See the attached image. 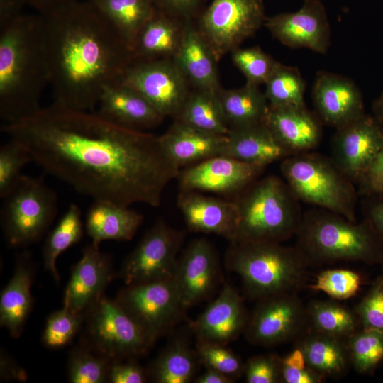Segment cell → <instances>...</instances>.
Masks as SVG:
<instances>
[{"instance_id":"b9f144b4","label":"cell","mask_w":383,"mask_h":383,"mask_svg":"<svg viewBox=\"0 0 383 383\" xmlns=\"http://www.w3.org/2000/svg\"><path fill=\"white\" fill-rule=\"evenodd\" d=\"M84 319V314L72 312L65 307L54 311L45 323L42 335L43 345L51 349L65 346L78 332Z\"/></svg>"},{"instance_id":"f1b7e54d","label":"cell","mask_w":383,"mask_h":383,"mask_svg":"<svg viewBox=\"0 0 383 383\" xmlns=\"http://www.w3.org/2000/svg\"><path fill=\"white\" fill-rule=\"evenodd\" d=\"M143 221V215L128 206L94 201L86 215L85 229L91 243L99 245L104 240H131Z\"/></svg>"},{"instance_id":"680465c9","label":"cell","mask_w":383,"mask_h":383,"mask_svg":"<svg viewBox=\"0 0 383 383\" xmlns=\"http://www.w3.org/2000/svg\"><path fill=\"white\" fill-rule=\"evenodd\" d=\"M372 224L379 235L383 238V202L374 205L370 211Z\"/></svg>"},{"instance_id":"7a4b0ae2","label":"cell","mask_w":383,"mask_h":383,"mask_svg":"<svg viewBox=\"0 0 383 383\" xmlns=\"http://www.w3.org/2000/svg\"><path fill=\"white\" fill-rule=\"evenodd\" d=\"M41 15L53 103L94 111L104 88L133 61L131 50L89 1Z\"/></svg>"},{"instance_id":"7402d4cb","label":"cell","mask_w":383,"mask_h":383,"mask_svg":"<svg viewBox=\"0 0 383 383\" xmlns=\"http://www.w3.org/2000/svg\"><path fill=\"white\" fill-rule=\"evenodd\" d=\"M177 203L190 231L216 234L231 242L235 240L238 223L236 201L205 196L195 191H182Z\"/></svg>"},{"instance_id":"f6af8a7d","label":"cell","mask_w":383,"mask_h":383,"mask_svg":"<svg viewBox=\"0 0 383 383\" xmlns=\"http://www.w3.org/2000/svg\"><path fill=\"white\" fill-rule=\"evenodd\" d=\"M361 285L358 273L346 269H332L321 272L311 286L335 300H345L355 296Z\"/></svg>"},{"instance_id":"4fadbf2b","label":"cell","mask_w":383,"mask_h":383,"mask_svg":"<svg viewBox=\"0 0 383 383\" xmlns=\"http://www.w3.org/2000/svg\"><path fill=\"white\" fill-rule=\"evenodd\" d=\"M117 80L139 92L164 117L175 118L190 92L173 59L132 61Z\"/></svg>"},{"instance_id":"f5cc1de1","label":"cell","mask_w":383,"mask_h":383,"mask_svg":"<svg viewBox=\"0 0 383 383\" xmlns=\"http://www.w3.org/2000/svg\"><path fill=\"white\" fill-rule=\"evenodd\" d=\"M26 5V0H0V29L23 15Z\"/></svg>"},{"instance_id":"816d5d0a","label":"cell","mask_w":383,"mask_h":383,"mask_svg":"<svg viewBox=\"0 0 383 383\" xmlns=\"http://www.w3.org/2000/svg\"><path fill=\"white\" fill-rule=\"evenodd\" d=\"M324 379V377L309 367L299 369L282 365V382L321 383Z\"/></svg>"},{"instance_id":"cb8c5ba5","label":"cell","mask_w":383,"mask_h":383,"mask_svg":"<svg viewBox=\"0 0 383 383\" xmlns=\"http://www.w3.org/2000/svg\"><path fill=\"white\" fill-rule=\"evenodd\" d=\"M293 154L263 122L230 129L221 155L264 168Z\"/></svg>"},{"instance_id":"6da1fadb","label":"cell","mask_w":383,"mask_h":383,"mask_svg":"<svg viewBox=\"0 0 383 383\" xmlns=\"http://www.w3.org/2000/svg\"><path fill=\"white\" fill-rule=\"evenodd\" d=\"M1 131L47 173L94 201L158 206L179 172L159 136L118 126L94 111L52 103L4 123Z\"/></svg>"},{"instance_id":"74e56055","label":"cell","mask_w":383,"mask_h":383,"mask_svg":"<svg viewBox=\"0 0 383 383\" xmlns=\"http://www.w3.org/2000/svg\"><path fill=\"white\" fill-rule=\"evenodd\" d=\"M265 84L264 94L270 105L305 107V83L296 68L277 62Z\"/></svg>"},{"instance_id":"52a82bcc","label":"cell","mask_w":383,"mask_h":383,"mask_svg":"<svg viewBox=\"0 0 383 383\" xmlns=\"http://www.w3.org/2000/svg\"><path fill=\"white\" fill-rule=\"evenodd\" d=\"M281 171L296 197L355 221V196L350 180L333 161L296 153L283 160Z\"/></svg>"},{"instance_id":"7c38bea8","label":"cell","mask_w":383,"mask_h":383,"mask_svg":"<svg viewBox=\"0 0 383 383\" xmlns=\"http://www.w3.org/2000/svg\"><path fill=\"white\" fill-rule=\"evenodd\" d=\"M184 232L158 220L124 260L118 277L126 285L172 278Z\"/></svg>"},{"instance_id":"f907efd6","label":"cell","mask_w":383,"mask_h":383,"mask_svg":"<svg viewBox=\"0 0 383 383\" xmlns=\"http://www.w3.org/2000/svg\"><path fill=\"white\" fill-rule=\"evenodd\" d=\"M156 9L172 16L188 17L201 0H154Z\"/></svg>"},{"instance_id":"9c48e42d","label":"cell","mask_w":383,"mask_h":383,"mask_svg":"<svg viewBox=\"0 0 383 383\" xmlns=\"http://www.w3.org/2000/svg\"><path fill=\"white\" fill-rule=\"evenodd\" d=\"M84 320L82 343L111 360L143 356L155 343L116 299L103 296Z\"/></svg>"},{"instance_id":"836d02e7","label":"cell","mask_w":383,"mask_h":383,"mask_svg":"<svg viewBox=\"0 0 383 383\" xmlns=\"http://www.w3.org/2000/svg\"><path fill=\"white\" fill-rule=\"evenodd\" d=\"M258 87L246 82L239 88H221L218 91V96L230 129L264 122L269 102Z\"/></svg>"},{"instance_id":"e0dca14e","label":"cell","mask_w":383,"mask_h":383,"mask_svg":"<svg viewBox=\"0 0 383 383\" xmlns=\"http://www.w3.org/2000/svg\"><path fill=\"white\" fill-rule=\"evenodd\" d=\"M264 25L283 45L325 54L330 45V26L320 0H304L294 12L266 18Z\"/></svg>"},{"instance_id":"ab89813d","label":"cell","mask_w":383,"mask_h":383,"mask_svg":"<svg viewBox=\"0 0 383 383\" xmlns=\"http://www.w3.org/2000/svg\"><path fill=\"white\" fill-rule=\"evenodd\" d=\"M111 360L82 343L74 348L67 364L68 379L72 383L107 382Z\"/></svg>"},{"instance_id":"3957f363","label":"cell","mask_w":383,"mask_h":383,"mask_svg":"<svg viewBox=\"0 0 383 383\" xmlns=\"http://www.w3.org/2000/svg\"><path fill=\"white\" fill-rule=\"evenodd\" d=\"M48 84L43 16L23 13L0 29V116L4 123L38 111Z\"/></svg>"},{"instance_id":"1f68e13d","label":"cell","mask_w":383,"mask_h":383,"mask_svg":"<svg viewBox=\"0 0 383 383\" xmlns=\"http://www.w3.org/2000/svg\"><path fill=\"white\" fill-rule=\"evenodd\" d=\"M131 52L137 35L156 11L154 0H89Z\"/></svg>"},{"instance_id":"484cf974","label":"cell","mask_w":383,"mask_h":383,"mask_svg":"<svg viewBox=\"0 0 383 383\" xmlns=\"http://www.w3.org/2000/svg\"><path fill=\"white\" fill-rule=\"evenodd\" d=\"M33 274L30 254L20 253L13 275L0 294V325L13 338L21 335L32 309Z\"/></svg>"},{"instance_id":"603a6c76","label":"cell","mask_w":383,"mask_h":383,"mask_svg":"<svg viewBox=\"0 0 383 383\" xmlns=\"http://www.w3.org/2000/svg\"><path fill=\"white\" fill-rule=\"evenodd\" d=\"M96 107L103 118L139 131L157 126L165 118L139 92L118 80L104 88Z\"/></svg>"},{"instance_id":"f35d334b","label":"cell","mask_w":383,"mask_h":383,"mask_svg":"<svg viewBox=\"0 0 383 383\" xmlns=\"http://www.w3.org/2000/svg\"><path fill=\"white\" fill-rule=\"evenodd\" d=\"M350 365L361 373L372 372L383 362V332L357 330L345 339Z\"/></svg>"},{"instance_id":"8fae6325","label":"cell","mask_w":383,"mask_h":383,"mask_svg":"<svg viewBox=\"0 0 383 383\" xmlns=\"http://www.w3.org/2000/svg\"><path fill=\"white\" fill-rule=\"evenodd\" d=\"M262 0H212L199 30L218 60L239 48L265 21Z\"/></svg>"},{"instance_id":"91938a15","label":"cell","mask_w":383,"mask_h":383,"mask_svg":"<svg viewBox=\"0 0 383 383\" xmlns=\"http://www.w3.org/2000/svg\"><path fill=\"white\" fill-rule=\"evenodd\" d=\"M374 110L377 116V118L383 121V94L375 101L374 104Z\"/></svg>"},{"instance_id":"30bf717a","label":"cell","mask_w":383,"mask_h":383,"mask_svg":"<svg viewBox=\"0 0 383 383\" xmlns=\"http://www.w3.org/2000/svg\"><path fill=\"white\" fill-rule=\"evenodd\" d=\"M115 299L155 342L186 318L187 309L173 277L126 285Z\"/></svg>"},{"instance_id":"ffe728a7","label":"cell","mask_w":383,"mask_h":383,"mask_svg":"<svg viewBox=\"0 0 383 383\" xmlns=\"http://www.w3.org/2000/svg\"><path fill=\"white\" fill-rule=\"evenodd\" d=\"M248 318L242 296L226 284L216 299L189 326L196 340L227 345L244 333Z\"/></svg>"},{"instance_id":"277c9868","label":"cell","mask_w":383,"mask_h":383,"mask_svg":"<svg viewBox=\"0 0 383 383\" xmlns=\"http://www.w3.org/2000/svg\"><path fill=\"white\" fill-rule=\"evenodd\" d=\"M308 260L298 248L277 242H231L225 257L250 299L296 292L304 283Z\"/></svg>"},{"instance_id":"ac0fdd59","label":"cell","mask_w":383,"mask_h":383,"mask_svg":"<svg viewBox=\"0 0 383 383\" xmlns=\"http://www.w3.org/2000/svg\"><path fill=\"white\" fill-rule=\"evenodd\" d=\"M114 276L111 256L91 243L83 249L81 259L72 267L63 307L85 315L104 296Z\"/></svg>"},{"instance_id":"db71d44e","label":"cell","mask_w":383,"mask_h":383,"mask_svg":"<svg viewBox=\"0 0 383 383\" xmlns=\"http://www.w3.org/2000/svg\"><path fill=\"white\" fill-rule=\"evenodd\" d=\"M1 375L4 378L18 381L26 379V373L14 361L3 354L1 356Z\"/></svg>"},{"instance_id":"9f6ffc18","label":"cell","mask_w":383,"mask_h":383,"mask_svg":"<svg viewBox=\"0 0 383 383\" xmlns=\"http://www.w3.org/2000/svg\"><path fill=\"white\" fill-rule=\"evenodd\" d=\"M281 364L292 368H306L308 367L304 354L302 350L296 346L295 348L285 355L281 357Z\"/></svg>"},{"instance_id":"44dd1931","label":"cell","mask_w":383,"mask_h":383,"mask_svg":"<svg viewBox=\"0 0 383 383\" xmlns=\"http://www.w3.org/2000/svg\"><path fill=\"white\" fill-rule=\"evenodd\" d=\"M312 97L321 120L336 128L365 114L362 94L351 79L330 72H318Z\"/></svg>"},{"instance_id":"2e32d148","label":"cell","mask_w":383,"mask_h":383,"mask_svg":"<svg viewBox=\"0 0 383 383\" xmlns=\"http://www.w3.org/2000/svg\"><path fill=\"white\" fill-rule=\"evenodd\" d=\"M173 278L187 309L209 299L223 280L213 245L205 238L190 243L178 257Z\"/></svg>"},{"instance_id":"8992f818","label":"cell","mask_w":383,"mask_h":383,"mask_svg":"<svg viewBox=\"0 0 383 383\" xmlns=\"http://www.w3.org/2000/svg\"><path fill=\"white\" fill-rule=\"evenodd\" d=\"M295 197L277 177L254 183L236 201L238 223L233 242L280 243L296 233L302 217Z\"/></svg>"},{"instance_id":"bcb514c9","label":"cell","mask_w":383,"mask_h":383,"mask_svg":"<svg viewBox=\"0 0 383 383\" xmlns=\"http://www.w3.org/2000/svg\"><path fill=\"white\" fill-rule=\"evenodd\" d=\"M355 312L362 328L383 332V277L377 279Z\"/></svg>"},{"instance_id":"4316f807","label":"cell","mask_w":383,"mask_h":383,"mask_svg":"<svg viewBox=\"0 0 383 383\" xmlns=\"http://www.w3.org/2000/svg\"><path fill=\"white\" fill-rule=\"evenodd\" d=\"M173 60L195 89L214 92L221 89L218 60L199 30L190 23L184 24L182 42Z\"/></svg>"},{"instance_id":"7dc6e473","label":"cell","mask_w":383,"mask_h":383,"mask_svg":"<svg viewBox=\"0 0 383 383\" xmlns=\"http://www.w3.org/2000/svg\"><path fill=\"white\" fill-rule=\"evenodd\" d=\"M243 374L248 383L282 382L281 357L274 354L253 356L245 363Z\"/></svg>"},{"instance_id":"9a60e30c","label":"cell","mask_w":383,"mask_h":383,"mask_svg":"<svg viewBox=\"0 0 383 383\" xmlns=\"http://www.w3.org/2000/svg\"><path fill=\"white\" fill-rule=\"evenodd\" d=\"M381 122L363 114L337 128L332 140L333 162L350 181L362 179L382 147Z\"/></svg>"},{"instance_id":"83f0119b","label":"cell","mask_w":383,"mask_h":383,"mask_svg":"<svg viewBox=\"0 0 383 383\" xmlns=\"http://www.w3.org/2000/svg\"><path fill=\"white\" fill-rule=\"evenodd\" d=\"M264 123L294 154L313 148L321 138L319 123L306 106L282 107L269 104Z\"/></svg>"},{"instance_id":"c3c4849f","label":"cell","mask_w":383,"mask_h":383,"mask_svg":"<svg viewBox=\"0 0 383 383\" xmlns=\"http://www.w3.org/2000/svg\"><path fill=\"white\" fill-rule=\"evenodd\" d=\"M148 374L135 358H125L111 361L107 382L111 383H143Z\"/></svg>"},{"instance_id":"6f0895ef","label":"cell","mask_w":383,"mask_h":383,"mask_svg":"<svg viewBox=\"0 0 383 383\" xmlns=\"http://www.w3.org/2000/svg\"><path fill=\"white\" fill-rule=\"evenodd\" d=\"M194 382L196 383H232L235 382V379L218 371L206 369L203 374L196 377Z\"/></svg>"},{"instance_id":"ee69618b","label":"cell","mask_w":383,"mask_h":383,"mask_svg":"<svg viewBox=\"0 0 383 383\" xmlns=\"http://www.w3.org/2000/svg\"><path fill=\"white\" fill-rule=\"evenodd\" d=\"M195 350L206 369L218 371L235 380L244 373L245 364L226 345L196 340Z\"/></svg>"},{"instance_id":"d4e9b609","label":"cell","mask_w":383,"mask_h":383,"mask_svg":"<svg viewBox=\"0 0 383 383\" xmlns=\"http://www.w3.org/2000/svg\"><path fill=\"white\" fill-rule=\"evenodd\" d=\"M159 140L165 154L179 168L221 155L226 135L207 133L176 120Z\"/></svg>"},{"instance_id":"5b68a950","label":"cell","mask_w":383,"mask_h":383,"mask_svg":"<svg viewBox=\"0 0 383 383\" xmlns=\"http://www.w3.org/2000/svg\"><path fill=\"white\" fill-rule=\"evenodd\" d=\"M298 249L308 262H372L382 257L370 228L327 210L302 218L296 233Z\"/></svg>"},{"instance_id":"4dcf8cb0","label":"cell","mask_w":383,"mask_h":383,"mask_svg":"<svg viewBox=\"0 0 383 383\" xmlns=\"http://www.w3.org/2000/svg\"><path fill=\"white\" fill-rule=\"evenodd\" d=\"M307 365L323 377L338 378L350 365L345 340L311 330L298 342Z\"/></svg>"},{"instance_id":"ba28073f","label":"cell","mask_w":383,"mask_h":383,"mask_svg":"<svg viewBox=\"0 0 383 383\" xmlns=\"http://www.w3.org/2000/svg\"><path fill=\"white\" fill-rule=\"evenodd\" d=\"M4 199L1 227L8 245L13 248L38 241L57 214V195L41 177L23 174Z\"/></svg>"},{"instance_id":"681fc988","label":"cell","mask_w":383,"mask_h":383,"mask_svg":"<svg viewBox=\"0 0 383 383\" xmlns=\"http://www.w3.org/2000/svg\"><path fill=\"white\" fill-rule=\"evenodd\" d=\"M361 180L369 192L383 194V144Z\"/></svg>"},{"instance_id":"8d00e7d4","label":"cell","mask_w":383,"mask_h":383,"mask_svg":"<svg viewBox=\"0 0 383 383\" xmlns=\"http://www.w3.org/2000/svg\"><path fill=\"white\" fill-rule=\"evenodd\" d=\"M306 311L308 323L317 332L345 340L358 330L360 321L355 312L337 302L313 301Z\"/></svg>"},{"instance_id":"7bdbcfd3","label":"cell","mask_w":383,"mask_h":383,"mask_svg":"<svg viewBox=\"0 0 383 383\" xmlns=\"http://www.w3.org/2000/svg\"><path fill=\"white\" fill-rule=\"evenodd\" d=\"M231 54L246 82L257 86L266 83L278 62L257 47L238 48Z\"/></svg>"},{"instance_id":"d6986e66","label":"cell","mask_w":383,"mask_h":383,"mask_svg":"<svg viewBox=\"0 0 383 383\" xmlns=\"http://www.w3.org/2000/svg\"><path fill=\"white\" fill-rule=\"evenodd\" d=\"M262 169L220 155L179 171L177 178L182 191L227 194L239 191L249 185Z\"/></svg>"},{"instance_id":"5bb4252c","label":"cell","mask_w":383,"mask_h":383,"mask_svg":"<svg viewBox=\"0 0 383 383\" xmlns=\"http://www.w3.org/2000/svg\"><path fill=\"white\" fill-rule=\"evenodd\" d=\"M307 323L306 307L295 292L278 294L257 301L243 334L252 345L272 347L299 335Z\"/></svg>"},{"instance_id":"e575fe53","label":"cell","mask_w":383,"mask_h":383,"mask_svg":"<svg viewBox=\"0 0 383 383\" xmlns=\"http://www.w3.org/2000/svg\"><path fill=\"white\" fill-rule=\"evenodd\" d=\"M175 118L194 128L213 134L227 135L230 130L218 92L196 89L189 92Z\"/></svg>"},{"instance_id":"11a10c76","label":"cell","mask_w":383,"mask_h":383,"mask_svg":"<svg viewBox=\"0 0 383 383\" xmlns=\"http://www.w3.org/2000/svg\"><path fill=\"white\" fill-rule=\"evenodd\" d=\"M40 14H45L77 0H26Z\"/></svg>"},{"instance_id":"f546056e","label":"cell","mask_w":383,"mask_h":383,"mask_svg":"<svg viewBox=\"0 0 383 383\" xmlns=\"http://www.w3.org/2000/svg\"><path fill=\"white\" fill-rule=\"evenodd\" d=\"M184 25L156 9L137 35L131 49L133 61L173 59L180 46Z\"/></svg>"},{"instance_id":"d6a6232c","label":"cell","mask_w":383,"mask_h":383,"mask_svg":"<svg viewBox=\"0 0 383 383\" xmlns=\"http://www.w3.org/2000/svg\"><path fill=\"white\" fill-rule=\"evenodd\" d=\"M199 365L195 348L179 336L163 349L147 372L157 383H188L196 378Z\"/></svg>"},{"instance_id":"60d3db41","label":"cell","mask_w":383,"mask_h":383,"mask_svg":"<svg viewBox=\"0 0 383 383\" xmlns=\"http://www.w3.org/2000/svg\"><path fill=\"white\" fill-rule=\"evenodd\" d=\"M33 159L19 142L11 139L0 148V196L6 197L18 184L24 166Z\"/></svg>"},{"instance_id":"d590c367","label":"cell","mask_w":383,"mask_h":383,"mask_svg":"<svg viewBox=\"0 0 383 383\" xmlns=\"http://www.w3.org/2000/svg\"><path fill=\"white\" fill-rule=\"evenodd\" d=\"M83 232L81 211L77 205L72 204L48 235L43 248L44 267L55 281L58 282L60 279L56 267L57 257L77 243Z\"/></svg>"}]
</instances>
